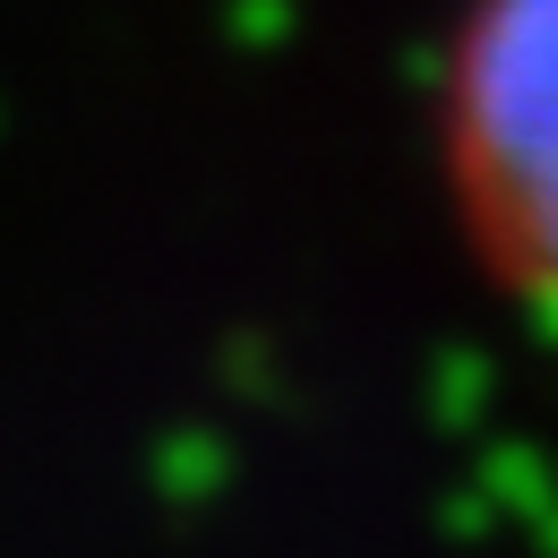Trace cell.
I'll list each match as a JSON object with an SVG mask.
<instances>
[{
	"label": "cell",
	"mask_w": 558,
	"mask_h": 558,
	"mask_svg": "<svg viewBox=\"0 0 558 558\" xmlns=\"http://www.w3.org/2000/svg\"><path fill=\"white\" fill-rule=\"evenodd\" d=\"M456 215L524 301L558 310V0H464L447 52Z\"/></svg>",
	"instance_id": "cell-1"
}]
</instances>
